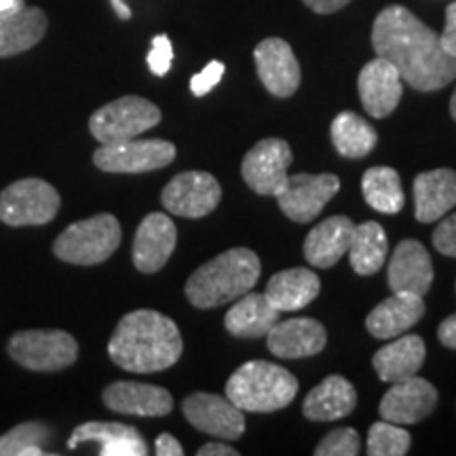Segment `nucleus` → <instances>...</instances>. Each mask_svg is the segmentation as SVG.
<instances>
[{
    "label": "nucleus",
    "mask_w": 456,
    "mask_h": 456,
    "mask_svg": "<svg viewBox=\"0 0 456 456\" xmlns=\"http://www.w3.org/2000/svg\"><path fill=\"white\" fill-rule=\"evenodd\" d=\"M175 159V146L167 140H125L102 144L94 152L95 167L106 174H146L163 169Z\"/></svg>",
    "instance_id": "9"
},
{
    "label": "nucleus",
    "mask_w": 456,
    "mask_h": 456,
    "mask_svg": "<svg viewBox=\"0 0 456 456\" xmlns=\"http://www.w3.org/2000/svg\"><path fill=\"white\" fill-rule=\"evenodd\" d=\"M412 437L402 425L380 420L370 427L368 454L370 456H403L408 454Z\"/></svg>",
    "instance_id": "34"
},
{
    "label": "nucleus",
    "mask_w": 456,
    "mask_h": 456,
    "mask_svg": "<svg viewBox=\"0 0 456 456\" xmlns=\"http://www.w3.org/2000/svg\"><path fill=\"white\" fill-rule=\"evenodd\" d=\"M260 279V258L248 248H232L192 273L186 298L197 309H216L252 292Z\"/></svg>",
    "instance_id": "3"
},
{
    "label": "nucleus",
    "mask_w": 456,
    "mask_h": 456,
    "mask_svg": "<svg viewBox=\"0 0 456 456\" xmlns=\"http://www.w3.org/2000/svg\"><path fill=\"white\" fill-rule=\"evenodd\" d=\"M387 252H389V241H387L385 228L379 222H363L355 224L349 245V260L353 271L362 277L376 275L383 269Z\"/></svg>",
    "instance_id": "30"
},
{
    "label": "nucleus",
    "mask_w": 456,
    "mask_h": 456,
    "mask_svg": "<svg viewBox=\"0 0 456 456\" xmlns=\"http://www.w3.org/2000/svg\"><path fill=\"white\" fill-rule=\"evenodd\" d=\"M317 456H355L359 454V436L351 427L328 433L315 448Z\"/></svg>",
    "instance_id": "35"
},
{
    "label": "nucleus",
    "mask_w": 456,
    "mask_h": 456,
    "mask_svg": "<svg viewBox=\"0 0 456 456\" xmlns=\"http://www.w3.org/2000/svg\"><path fill=\"white\" fill-rule=\"evenodd\" d=\"M437 338H440L444 346L456 351V315H450L444 319L440 328H437Z\"/></svg>",
    "instance_id": "42"
},
{
    "label": "nucleus",
    "mask_w": 456,
    "mask_h": 456,
    "mask_svg": "<svg viewBox=\"0 0 456 456\" xmlns=\"http://www.w3.org/2000/svg\"><path fill=\"white\" fill-rule=\"evenodd\" d=\"M155 452L157 456H182L184 454V448H182V444L171 433H161L155 442Z\"/></svg>",
    "instance_id": "40"
},
{
    "label": "nucleus",
    "mask_w": 456,
    "mask_h": 456,
    "mask_svg": "<svg viewBox=\"0 0 456 456\" xmlns=\"http://www.w3.org/2000/svg\"><path fill=\"white\" fill-rule=\"evenodd\" d=\"M332 142L338 155L345 159H363L374 151L379 134H376L372 125L363 121L355 112H340L332 121Z\"/></svg>",
    "instance_id": "31"
},
{
    "label": "nucleus",
    "mask_w": 456,
    "mask_h": 456,
    "mask_svg": "<svg viewBox=\"0 0 456 456\" xmlns=\"http://www.w3.org/2000/svg\"><path fill=\"white\" fill-rule=\"evenodd\" d=\"M9 355L32 372H60L78 357V342L64 330H26L9 340Z\"/></svg>",
    "instance_id": "7"
},
{
    "label": "nucleus",
    "mask_w": 456,
    "mask_h": 456,
    "mask_svg": "<svg viewBox=\"0 0 456 456\" xmlns=\"http://www.w3.org/2000/svg\"><path fill=\"white\" fill-rule=\"evenodd\" d=\"M95 442L100 444L102 456H146L148 444L142 433L131 425L123 423H91L78 425L68 440V448L74 450L78 444Z\"/></svg>",
    "instance_id": "23"
},
{
    "label": "nucleus",
    "mask_w": 456,
    "mask_h": 456,
    "mask_svg": "<svg viewBox=\"0 0 456 456\" xmlns=\"http://www.w3.org/2000/svg\"><path fill=\"white\" fill-rule=\"evenodd\" d=\"M357 406V391L345 376H328L319 383L302 403V412L309 420L326 423L351 414Z\"/></svg>",
    "instance_id": "27"
},
{
    "label": "nucleus",
    "mask_w": 456,
    "mask_h": 456,
    "mask_svg": "<svg viewBox=\"0 0 456 456\" xmlns=\"http://www.w3.org/2000/svg\"><path fill=\"white\" fill-rule=\"evenodd\" d=\"M425 355L427 346L420 336L402 334L391 345L376 351L372 366L376 374L380 376V380H385V383H397V380L419 374V370L425 363Z\"/></svg>",
    "instance_id": "26"
},
{
    "label": "nucleus",
    "mask_w": 456,
    "mask_h": 456,
    "mask_svg": "<svg viewBox=\"0 0 456 456\" xmlns=\"http://www.w3.org/2000/svg\"><path fill=\"white\" fill-rule=\"evenodd\" d=\"M182 412L195 429L220 440H239L245 431L243 410H239L228 397L214 393H192L182 403Z\"/></svg>",
    "instance_id": "13"
},
{
    "label": "nucleus",
    "mask_w": 456,
    "mask_h": 456,
    "mask_svg": "<svg viewBox=\"0 0 456 456\" xmlns=\"http://www.w3.org/2000/svg\"><path fill=\"white\" fill-rule=\"evenodd\" d=\"M51 429L45 423H21L0 436V456H43Z\"/></svg>",
    "instance_id": "33"
},
{
    "label": "nucleus",
    "mask_w": 456,
    "mask_h": 456,
    "mask_svg": "<svg viewBox=\"0 0 456 456\" xmlns=\"http://www.w3.org/2000/svg\"><path fill=\"white\" fill-rule=\"evenodd\" d=\"M256 70L262 85L275 98H289L300 87V64L283 38H265L254 49Z\"/></svg>",
    "instance_id": "15"
},
{
    "label": "nucleus",
    "mask_w": 456,
    "mask_h": 456,
    "mask_svg": "<svg viewBox=\"0 0 456 456\" xmlns=\"http://www.w3.org/2000/svg\"><path fill=\"white\" fill-rule=\"evenodd\" d=\"M292 165V148L285 140H260L241 163L245 184L265 197H275L288 180V167Z\"/></svg>",
    "instance_id": "12"
},
{
    "label": "nucleus",
    "mask_w": 456,
    "mask_h": 456,
    "mask_svg": "<svg viewBox=\"0 0 456 456\" xmlns=\"http://www.w3.org/2000/svg\"><path fill=\"white\" fill-rule=\"evenodd\" d=\"M340 191V180L334 174H296L288 175L281 191L277 192V203L289 220L306 222L315 220L322 209L332 201Z\"/></svg>",
    "instance_id": "10"
},
{
    "label": "nucleus",
    "mask_w": 456,
    "mask_h": 456,
    "mask_svg": "<svg viewBox=\"0 0 456 456\" xmlns=\"http://www.w3.org/2000/svg\"><path fill=\"white\" fill-rule=\"evenodd\" d=\"M171 61H174V47L167 34H159L152 38L151 53H148V68L155 77H165L169 72Z\"/></svg>",
    "instance_id": "36"
},
{
    "label": "nucleus",
    "mask_w": 456,
    "mask_h": 456,
    "mask_svg": "<svg viewBox=\"0 0 456 456\" xmlns=\"http://www.w3.org/2000/svg\"><path fill=\"white\" fill-rule=\"evenodd\" d=\"M322 281L309 269H288L271 277L265 296L279 313H292L309 306L317 298Z\"/></svg>",
    "instance_id": "29"
},
{
    "label": "nucleus",
    "mask_w": 456,
    "mask_h": 456,
    "mask_svg": "<svg viewBox=\"0 0 456 456\" xmlns=\"http://www.w3.org/2000/svg\"><path fill=\"white\" fill-rule=\"evenodd\" d=\"M161 123V110L151 100L140 95H125L102 106L89 118V131L100 144L140 138L148 129Z\"/></svg>",
    "instance_id": "6"
},
{
    "label": "nucleus",
    "mask_w": 456,
    "mask_h": 456,
    "mask_svg": "<svg viewBox=\"0 0 456 456\" xmlns=\"http://www.w3.org/2000/svg\"><path fill=\"white\" fill-rule=\"evenodd\" d=\"M17 3V0H0V11H7L13 7V4Z\"/></svg>",
    "instance_id": "45"
},
{
    "label": "nucleus",
    "mask_w": 456,
    "mask_h": 456,
    "mask_svg": "<svg viewBox=\"0 0 456 456\" xmlns=\"http://www.w3.org/2000/svg\"><path fill=\"white\" fill-rule=\"evenodd\" d=\"M456 205V171H423L414 180V216L419 222L442 220Z\"/></svg>",
    "instance_id": "24"
},
{
    "label": "nucleus",
    "mask_w": 456,
    "mask_h": 456,
    "mask_svg": "<svg viewBox=\"0 0 456 456\" xmlns=\"http://www.w3.org/2000/svg\"><path fill=\"white\" fill-rule=\"evenodd\" d=\"M397 68L385 57L376 55L362 68L357 78V91L366 112L374 118H385L395 110L402 100L403 85Z\"/></svg>",
    "instance_id": "17"
},
{
    "label": "nucleus",
    "mask_w": 456,
    "mask_h": 456,
    "mask_svg": "<svg viewBox=\"0 0 456 456\" xmlns=\"http://www.w3.org/2000/svg\"><path fill=\"white\" fill-rule=\"evenodd\" d=\"M425 315L423 296L408 292H393L391 298L374 306L366 319L368 332L374 338L391 340L406 334L410 328L416 326Z\"/></svg>",
    "instance_id": "22"
},
{
    "label": "nucleus",
    "mask_w": 456,
    "mask_h": 456,
    "mask_svg": "<svg viewBox=\"0 0 456 456\" xmlns=\"http://www.w3.org/2000/svg\"><path fill=\"white\" fill-rule=\"evenodd\" d=\"M199 456H237L239 452L235 448L226 446V444H220V442H212V444H205L197 450Z\"/></svg>",
    "instance_id": "43"
},
{
    "label": "nucleus",
    "mask_w": 456,
    "mask_h": 456,
    "mask_svg": "<svg viewBox=\"0 0 456 456\" xmlns=\"http://www.w3.org/2000/svg\"><path fill=\"white\" fill-rule=\"evenodd\" d=\"M269 351L281 359L313 357L323 351L328 342L326 328L311 317H294L277 322L266 334Z\"/></svg>",
    "instance_id": "20"
},
{
    "label": "nucleus",
    "mask_w": 456,
    "mask_h": 456,
    "mask_svg": "<svg viewBox=\"0 0 456 456\" xmlns=\"http://www.w3.org/2000/svg\"><path fill=\"white\" fill-rule=\"evenodd\" d=\"M49 20L43 9L28 7L17 0L13 7L0 11V57H13L37 47L47 34Z\"/></svg>",
    "instance_id": "18"
},
{
    "label": "nucleus",
    "mask_w": 456,
    "mask_h": 456,
    "mask_svg": "<svg viewBox=\"0 0 456 456\" xmlns=\"http://www.w3.org/2000/svg\"><path fill=\"white\" fill-rule=\"evenodd\" d=\"M279 313L265 294H243L224 317V328L237 338H260L279 322Z\"/></svg>",
    "instance_id": "28"
},
{
    "label": "nucleus",
    "mask_w": 456,
    "mask_h": 456,
    "mask_svg": "<svg viewBox=\"0 0 456 456\" xmlns=\"http://www.w3.org/2000/svg\"><path fill=\"white\" fill-rule=\"evenodd\" d=\"M372 47L397 68L402 81L423 94L440 91L456 78V57L444 51L440 34L399 4L374 20Z\"/></svg>",
    "instance_id": "1"
},
{
    "label": "nucleus",
    "mask_w": 456,
    "mask_h": 456,
    "mask_svg": "<svg viewBox=\"0 0 456 456\" xmlns=\"http://www.w3.org/2000/svg\"><path fill=\"white\" fill-rule=\"evenodd\" d=\"M391 292L425 296L433 283V265L427 248L416 239H406L393 249L389 262Z\"/></svg>",
    "instance_id": "19"
},
{
    "label": "nucleus",
    "mask_w": 456,
    "mask_h": 456,
    "mask_svg": "<svg viewBox=\"0 0 456 456\" xmlns=\"http://www.w3.org/2000/svg\"><path fill=\"white\" fill-rule=\"evenodd\" d=\"M184 342L174 319L151 309L127 313L108 342L112 362L134 374L163 372L178 363Z\"/></svg>",
    "instance_id": "2"
},
{
    "label": "nucleus",
    "mask_w": 456,
    "mask_h": 456,
    "mask_svg": "<svg viewBox=\"0 0 456 456\" xmlns=\"http://www.w3.org/2000/svg\"><path fill=\"white\" fill-rule=\"evenodd\" d=\"M60 192L41 178H24L0 192V222L7 226H43L60 212Z\"/></svg>",
    "instance_id": "8"
},
{
    "label": "nucleus",
    "mask_w": 456,
    "mask_h": 456,
    "mask_svg": "<svg viewBox=\"0 0 456 456\" xmlns=\"http://www.w3.org/2000/svg\"><path fill=\"white\" fill-rule=\"evenodd\" d=\"M393 387L385 393L380 402L383 420L395 425H416L433 414L437 406V389L429 380L410 376V379L391 383Z\"/></svg>",
    "instance_id": "14"
},
{
    "label": "nucleus",
    "mask_w": 456,
    "mask_h": 456,
    "mask_svg": "<svg viewBox=\"0 0 456 456\" xmlns=\"http://www.w3.org/2000/svg\"><path fill=\"white\" fill-rule=\"evenodd\" d=\"M311 11H315L319 15H330L340 11L342 7L351 3V0H302Z\"/></svg>",
    "instance_id": "41"
},
{
    "label": "nucleus",
    "mask_w": 456,
    "mask_h": 456,
    "mask_svg": "<svg viewBox=\"0 0 456 456\" xmlns=\"http://www.w3.org/2000/svg\"><path fill=\"white\" fill-rule=\"evenodd\" d=\"M450 114H452V118L456 121V91L452 94V100H450Z\"/></svg>",
    "instance_id": "46"
},
{
    "label": "nucleus",
    "mask_w": 456,
    "mask_h": 456,
    "mask_svg": "<svg viewBox=\"0 0 456 456\" xmlns=\"http://www.w3.org/2000/svg\"><path fill=\"white\" fill-rule=\"evenodd\" d=\"M222 188L208 171L178 174L161 192L163 208L182 218H203L218 208Z\"/></svg>",
    "instance_id": "11"
},
{
    "label": "nucleus",
    "mask_w": 456,
    "mask_h": 456,
    "mask_svg": "<svg viewBox=\"0 0 456 456\" xmlns=\"http://www.w3.org/2000/svg\"><path fill=\"white\" fill-rule=\"evenodd\" d=\"M298 393L292 372L271 362H248L228 379L226 397L243 412H275L288 408Z\"/></svg>",
    "instance_id": "4"
},
{
    "label": "nucleus",
    "mask_w": 456,
    "mask_h": 456,
    "mask_svg": "<svg viewBox=\"0 0 456 456\" xmlns=\"http://www.w3.org/2000/svg\"><path fill=\"white\" fill-rule=\"evenodd\" d=\"M121 245V224L112 214L74 222L55 239L53 254L70 265L94 266L110 258Z\"/></svg>",
    "instance_id": "5"
},
{
    "label": "nucleus",
    "mask_w": 456,
    "mask_h": 456,
    "mask_svg": "<svg viewBox=\"0 0 456 456\" xmlns=\"http://www.w3.org/2000/svg\"><path fill=\"white\" fill-rule=\"evenodd\" d=\"M110 4H112L114 13L118 15V20H123V21L131 20V9L125 4V0H110Z\"/></svg>",
    "instance_id": "44"
},
{
    "label": "nucleus",
    "mask_w": 456,
    "mask_h": 456,
    "mask_svg": "<svg viewBox=\"0 0 456 456\" xmlns=\"http://www.w3.org/2000/svg\"><path fill=\"white\" fill-rule=\"evenodd\" d=\"M353 231L355 224L346 216L323 220L305 239V258L317 269H330L349 252Z\"/></svg>",
    "instance_id": "25"
},
{
    "label": "nucleus",
    "mask_w": 456,
    "mask_h": 456,
    "mask_svg": "<svg viewBox=\"0 0 456 456\" xmlns=\"http://www.w3.org/2000/svg\"><path fill=\"white\" fill-rule=\"evenodd\" d=\"M363 199L380 214H399L406 203L402 178L393 167H370L362 178Z\"/></svg>",
    "instance_id": "32"
},
{
    "label": "nucleus",
    "mask_w": 456,
    "mask_h": 456,
    "mask_svg": "<svg viewBox=\"0 0 456 456\" xmlns=\"http://www.w3.org/2000/svg\"><path fill=\"white\" fill-rule=\"evenodd\" d=\"M106 408L129 416H165L174 408V397L167 389L146 383H118L108 385L102 393Z\"/></svg>",
    "instance_id": "21"
},
{
    "label": "nucleus",
    "mask_w": 456,
    "mask_h": 456,
    "mask_svg": "<svg viewBox=\"0 0 456 456\" xmlns=\"http://www.w3.org/2000/svg\"><path fill=\"white\" fill-rule=\"evenodd\" d=\"M224 72L226 68L222 61H209L201 72H197L195 77L191 78V91L197 95V98H203V95H208L209 91L222 81Z\"/></svg>",
    "instance_id": "38"
},
{
    "label": "nucleus",
    "mask_w": 456,
    "mask_h": 456,
    "mask_svg": "<svg viewBox=\"0 0 456 456\" xmlns=\"http://www.w3.org/2000/svg\"><path fill=\"white\" fill-rule=\"evenodd\" d=\"M442 47L448 55L456 57V3L448 4L446 9V28H444V34H440Z\"/></svg>",
    "instance_id": "39"
},
{
    "label": "nucleus",
    "mask_w": 456,
    "mask_h": 456,
    "mask_svg": "<svg viewBox=\"0 0 456 456\" xmlns=\"http://www.w3.org/2000/svg\"><path fill=\"white\" fill-rule=\"evenodd\" d=\"M433 245L440 254L456 258V212L444 216L440 224L433 231Z\"/></svg>",
    "instance_id": "37"
},
{
    "label": "nucleus",
    "mask_w": 456,
    "mask_h": 456,
    "mask_svg": "<svg viewBox=\"0 0 456 456\" xmlns=\"http://www.w3.org/2000/svg\"><path fill=\"white\" fill-rule=\"evenodd\" d=\"M175 241H178V231H175L174 220L161 212L148 214L140 222L134 237V248H131L135 269L146 275L161 271L174 254Z\"/></svg>",
    "instance_id": "16"
}]
</instances>
